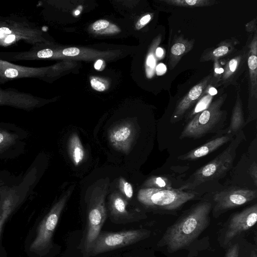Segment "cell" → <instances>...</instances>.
<instances>
[{
    "instance_id": "34",
    "label": "cell",
    "mask_w": 257,
    "mask_h": 257,
    "mask_svg": "<svg viewBox=\"0 0 257 257\" xmlns=\"http://www.w3.org/2000/svg\"><path fill=\"white\" fill-rule=\"evenodd\" d=\"M166 66L163 63L158 64L156 67L157 74L159 76L163 75L166 71Z\"/></svg>"
},
{
    "instance_id": "6",
    "label": "cell",
    "mask_w": 257,
    "mask_h": 257,
    "mask_svg": "<svg viewBox=\"0 0 257 257\" xmlns=\"http://www.w3.org/2000/svg\"><path fill=\"white\" fill-rule=\"evenodd\" d=\"M256 189L234 187L215 193L213 196L212 211L214 217L234 208L240 207L254 200Z\"/></svg>"
},
{
    "instance_id": "19",
    "label": "cell",
    "mask_w": 257,
    "mask_h": 257,
    "mask_svg": "<svg viewBox=\"0 0 257 257\" xmlns=\"http://www.w3.org/2000/svg\"><path fill=\"white\" fill-rule=\"evenodd\" d=\"M163 2L171 6L196 7L213 5L215 2L207 0H166Z\"/></svg>"
},
{
    "instance_id": "9",
    "label": "cell",
    "mask_w": 257,
    "mask_h": 257,
    "mask_svg": "<svg viewBox=\"0 0 257 257\" xmlns=\"http://www.w3.org/2000/svg\"><path fill=\"white\" fill-rule=\"evenodd\" d=\"M27 197V190L20 184L0 187V236L7 220Z\"/></svg>"
},
{
    "instance_id": "17",
    "label": "cell",
    "mask_w": 257,
    "mask_h": 257,
    "mask_svg": "<svg viewBox=\"0 0 257 257\" xmlns=\"http://www.w3.org/2000/svg\"><path fill=\"white\" fill-rule=\"evenodd\" d=\"M126 205L121 198L118 197L113 200L110 217L112 222L124 224L141 220L127 211Z\"/></svg>"
},
{
    "instance_id": "16",
    "label": "cell",
    "mask_w": 257,
    "mask_h": 257,
    "mask_svg": "<svg viewBox=\"0 0 257 257\" xmlns=\"http://www.w3.org/2000/svg\"><path fill=\"white\" fill-rule=\"evenodd\" d=\"M40 69L15 65L0 60V76L8 78L33 77L39 73Z\"/></svg>"
},
{
    "instance_id": "5",
    "label": "cell",
    "mask_w": 257,
    "mask_h": 257,
    "mask_svg": "<svg viewBox=\"0 0 257 257\" xmlns=\"http://www.w3.org/2000/svg\"><path fill=\"white\" fill-rule=\"evenodd\" d=\"M146 229H136L117 232L100 231L90 252V256L129 246L143 240L150 235Z\"/></svg>"
},
{
    "instance_id": "4",
    "label": "cell",
    "mask_w": 257,
    "mask_h": 257,
    "mask_svg": "<svg viewBox=\"0 0 257 257\" xmlns=\"http://www.w3.org/2000/svg\"><path fill=\"white\" fill-rule=\"evenodd\" d=\"M198 195L193 191L148 188L141 190L139 199L146 207L156 213L176 215L185 203L195 199Z\"/></svg>"
},
{
    "instance_id": "33",
    "label": "cell",
    "mask_w": 257,
    "mask_h": 257,
    "mask_svg": "<svg viewBox=\"0 0 257 257\" xmlns=\"http://www.w3.org/2000/svg\"><path fill=\"white\" fill-rule=\"evenodd\" d=\"M124 192L125 195L128 198H131L133 195V190L132 185L128 182H125L124 184L123 187Z\"/></svg>"
},
{
    "instance_id": "18",
    "label": "cell",
    "mask_w": 257,
    "mask_h": 257,
    "mask_svg": "<svg viewBox=\"0 0 257 257\" xmlns=\"http://www.w3.org/2000/svg\"><path fill=\"white\" fill-rule=\"evenodd\" d=\"M32 97L25 95L13 94L7 95L0 94V105H7L27 110L33 109L37 105Z\"/></svg>"
},
{
    "instance_id": "28",
    "label": "cell",
    "mask_w": 257,
    "mask_h": 257,
    "mask_svg": "<svg viewBox=\"0 0 257 257\" xmlns=\"http://www.w3.org/2000/svg\"><path fill=\"white\" fill-rule=\"evenodd\" d=\"M90 82L92 87L97 91H103L105 89L104 84L98 78H93Z\"/></svg>"
},
{
    "instance_id": "3",
    "label": "cell",
    "mask_w": 257,
    "mask_h": 257,
    "mask_svg": "<svg viewBox=\"0 0 257 257\" xmlns=\"http://www.w3.org/2000/svg\"><path fill=\"white\" fill-rule=\"evenodd\" d=\"M226 94L212 101L204 110L197 113L184 126L179 139H199L223 130L225 125L227 112L221 109Z\"/></svg>"
},
{
    "instance_id": "38",
    "label": "cell",
    "mask_w": 257,
    "mask_h": 257,
    "mask_svg": "<svg viewBox=\"0 0 257 257\" xmlns=\"http://www.w3.org/2000/svg\"><path fill=\"white\" fill-rule=\"evenodd\" d=\"M103 64V61L101 60H98L94 64V68L99 70L101 68Z\"/></svg>"
},
{
    "instance_id": "41",
    "label": "cell",
    "mask_w": 257,
    "mask_h": 257,
    "mask_svg": "<svg viewBox=\"0 0 257 257\" xmlns=\"http://www.w3.org/2000/svg\"><path fill=\"white\" fill-rule=\"evenodd\" d=\"M250 257H257V253L255 250H252L250 253Z\"/></svg>"
},
{
    "instance_id": "7",
    "label": "cell",
    "mask_w": 257,
    "mask_h": 257,
    "mask_svg": "<svg viewBox=\"0 0 257 257\" xmlns=\"http://www.w3.org/2000/svg\"><path fill=\"white\" fill-rule=\"evenodd\" d=\"M27 137L20 126L0 122V160L14 159L24 153Z\"/></svg>"
},
{
    "instance_id": "2",
    "label": "cell",
    "mask_w": 257,
    "mask_h": 257,
    "mask_svg": "<svg viewBox=\"0 0 257 257\" xmlns=\"http://www.w3.org/2000/svg\"><path fill=\"white\" fill-rule=\"evenodd\" d=\"M245 140V135L241 130L222 153L194 172L178 189L192 191L202 183L224 176L233 165L237 148Z\"/></svg>"
},
{
    "instance_id": "37",
    "label": "cell",
    "mask_w": 257,
    "mask_h": 257,
    "mask_svg": "<svg viewBox=\"0 0 257 257\" xmlns=\"http://www.w3.org/2000/svg\"><path fill=\"white\" fill-rule=\"evenodd\" d=\"M208 93L211 96H214L217 93V90L213 87H210L208 89Z\"/></svg>"
},
{
    "instance_id": "15",
    "label": "cell",
    "mask_w": 257,
    "mask_h": 257,
    "mask_svg": "<svg viewBox=\"0 0 257 257\" xmlns=\"http://www.w3.org/2000/svg\"><path fill=\"white\" fill-rule=\"evenodd\" d=\"M245 126V119L242 109L241 100L238 95L232 111L230 121L228 127L218 132L216 136L225 134L236 135Z\"/></svg>"
},
{
    "instance_id": "42",
    "label": "cell",
    "mask_w": 257,
    "mask_h": 257,
    "mask_svg": "<svg viewBox=\"0 0 257 257\" xmlns=\"http://www.w3.org/2000/svg\"><path fill=\"white\" fill-rule=\"evenodd\" d=\"M6 183H6V182L4 180L0 178V187Z\"/></svg>"
},
{
    "instance_id": "36",
    "label": "cell",
    "mask_w": 257,
    "mask_h": 257,
    "mask_svg": "<svg viewBox=\"0 0 257 257\" xmlns=\"http://www.w3.org/2000/svg\"><path fill=\"white\" fill-rule=\"evenodd\" d=\"M151 19V15L149 14L147 15L141 19V20L140 21V23L141 25H145L147 24L150 21Z\"/></svg>"
},
{
    "instance_id": "23",
    "label": "cell",
    "mask_w": 257,
    "mask_h": 257,
    "mask_svg": "<svg viewBox=\"0 0 257 257\" xmlns=\"http://www.w3.org/2000/svg\"><path fill=\"white\" fill-rule=\"evenodd\" d=\"M189 44L185 43V41H178L173 45L170 50L171 61L177 60L185 53L188 52Z\"/></svg>"
},
{
    "instance_id": "26",
    "label": "cell",
    "mask_w": 257,
    "mask_h": 257,
    "mask_svg": "<svg viewBox=\"0 0 257 257\" xmlns=\"http://www.w3.org/2000/svg\"><path fill=\"white\" fill-rule=\"evenodd\" d=\"M248 173L255 186H257V163L254 161L249 166Z\"/></svg>"
},
{
    "instance_id": "8",
    "label": "cell",
    "mask_w": 257,
    "mask_h": 257,
    "mask_svg": "<svg viewBox=\"0 0 257 257\" xmlns=\"http://www.w3.org/2000/svg\"><path fill=\"white\" fill-rule=\"evenodd\" d=\"M63 202L54 205L40 223L36 237L30 246V250L40 255H44L52 247V237L58 223Z\"/></svg>"
},
{
    "instance_id": "30",
    "label": "cell",
    "mask_w": 257,
    "mask_h": 257,
    "mask_svg": "<svg viewBox=\"0 0 257 257\" xmlns=\"http://www.w3.org/2000/svg\"><path fill=\"white\" fill-rule=\"evenodd\" d=\"M109 25V22L107 20H100L95 22L92 26L94 30L98 31L107 28Z\"/></svg>"
},
{
    "instance_id": "43",
    "label": "cell",
    "mask_w": 257,
    "mask_h": 257,
    "mask_svg": "<svg viewBox=\"0 0 257 257\" xmlns=\"http://www.w3.org/2000/svg\"><path fill=\"white\" fill-rule=\"evenodd\" d=\"M80 13V12L79 11H76L75 13V15H78V14H79Z\"/></svg>"
},
{
    "instance_id": "10",
    "label": "cell",
    "mask_w": 257,
    "mask_h": 257,
    "mask_svg": "<svg viewBox=\"0 0 257 257\" xmlns=\"http://www.w3.org/2000/svg\"><path fill=\"white\" fill-rule=\"evenodd\" d=\"M257 220V204L255 203L232 214L227 222L225 241L229 242L253 226Z\"/></svg>"
},
{
    "instance_id": "32",
    "label": "cell",
    "mask_w": 257,
    "mask_h": 257,
    "mask_svg": "<svg viewBox=\"0 0 257 257\" xmlns=\"http://www.w3.org/2000/svg\"><path fill=\"white\" fill-rule=\"evenodd\" d=\"M53 51L50 49H44L39 51L37 53V56L40 58H47L53 56Z\"/></svg>"
},
{
    "instance_id": "25",
    "label": "cell",
    "mask_w": 257,
    "mask_h": 257,
    "mask_svg": "<svg viewBox=\"0 0 257 257\" xmlns=\"http://www.w3.org/2000/svg\"><path fill=\"white\" fill-rule=\"evenodd\" d=\"M130 134V129L127 127L124 126L114 132L112 138L115 141L121 142L126 140Z\"/></svg>"
},
{
    "instance_id": "39",
    "label": "cell",
    "mask_w": 257,
    "mask_h": 257,
    "mask_svg": "<svg viewBox=\"0 0 257 257\" xmlns=\"http://www.w3.org/2000/svg\"><path fill=\"white\" fill-rule=\"evenodd\" d=\"M164 53L163 50L161 48H158L156 51V54L157 57H161Z\"/></svg>"
},
{
    "instance_id": "22",
    "label": "cell",
    "mask_w": 257,
    "mask_h": 257,
    "mask_svg": "<svg viewBox=\"0 0 257 257\" xmlns=\"http://www.w3.org/2000/svg\"><path fill=\"white\" fill-rule=\"evenodd\" d=\"M148 184L150 188L171 189L172 183L170 179L164 176L154 177L151 179Z\"/></svg>"
},
{
    "instance_id": "1",
    "label": "cell",
    "mask_w": 257,
    "mask_h": 257,
    "mask_svg": "<svg viewBox=\"0 0 257 257\" xmlns=\"http://www.w3.org/2000/svg\"><path fill=\"white\" fill-rule=\"evenodd\" d=\"M211 210L210 200L193 204L167 228L158 245L166 246L170 252L188 246L208 226Z\"/></svg>"
},
{
    "instance_id": "20",
    "label": "cell",
    "mask_w": 257,
    "mask_h": 257,
    "mask_svg": "<svg viewBox=\"0 0 257 257\" xmlns=\"http://www.w3.org/2000/svg\"><path fill=\"white\" fill-rule=\"evenodd\" d=\"M241 56H238L231 59L228 62L225 72L222 76L223 84H228L229 80H233L232 77L236 73L237 69L241 60Z\"/></svg>"
},
{
    "instance_id": "14",
    "label": "cell",
    "mask_w": 257,
    "mask_h": 257,
    "mask_svg": "<svg viewBox=\"0 0 257 257\" xmlns=\"http://www.w3.org/2000/svg\"><path fill=\"white\" fill-rule=\"evenodd\" d=\"M21 39L34 40V30L13 22L0 24V44H10Z\"/></svg>"
},
{
    "instance_id": "31",
    "label": "cell",
    "mask_w": 257,
    "mask_h": 257,
    "mask_svg": "<svg viewBox=\"0 0 257 257\" xmlns=\"http://www.w3.org/2000/svg\"><path fill=\"white\" fill-rule=\"evenodd\" d=\"M63 54L67 56H75L80 53V50L76 47H70L63 50Z\"/></svg>"
},
{
    "instance_id": "27",
    "label": "cell",
    "mask_w": 257,
    "mask_h": 257,
    "mask_svg": "<svg viewBox=\"0 0 257 257\" xmlns=\"http://www.w3.org/2000/svg\"><path fill=\"white\" fill-rule=\"evenodd\" d=\"M239 250V244H234L228 249L224 257H238Z\"/></svg>"
},
{
    "instance_id": "21",
    "label": "cell",
    "mask_w": 257,
    "mask_h": 257,
    "mask_svg": "<svg viewBox=\"0 0 257 257\" xmlns=\"http://www.w3.org/2000/svg\"><path fill=\"white\" fill-rule=\"evenodd\" d=\"M213 96L209 94L203 95L197 102L194 108L187 114L186 121L191 119L197 113L205 109L212 102Z\"/></svg>"
},
{
    "instance_id": "35",
    "label": "cell",
    "mask_w": 257,
    "mask_h": 257,
    "mask_svg": "<svg viewBox=\"0 0 257 257\" xmlns=\"http://www.w3.org/2000/svg\"><path fill=\"white\" fill-rule=\"evenodd\" d=\"M156 62L153 55H149L147 60V64L152 69H153L155 66Z\"/></svg>"
},
{
    "instance_id": "24",
    "label": "cell",
    "mask_w": 257,
    "mask_h": 257,
    "mask_svg": "<svg viewBox=\"0 0 257 257\" xmlns=\"http://www.w3.org/2000/svg\"><path fill=\"white\" fill-rule=\"evenodd\" d=\"M229 52V48L226 45H221L218 47L214 49L213 51L209 52L207 55L204 57V61L210 60L215 59L223 56L227 54Z\"/></svg>"
},
{
    "instance_id": "12",
    "label": "cell",
    "mask_w": 257,
    "mask_h": 257,
    "mask_svg": "<svg viewBox=\"0 0 257 257\" xmlns=\"http://www.w3.org/2000/svg\"><path fill=\"white\" fill-rule=\"evenodd\" d=\"M213 80L209 75L194 86L177 103L170 119L171 123L182 119L187 112L203 96Z\"/></svg>"
},
{
    "instance_id": "29",
    "label": "cell",
    "mask_w": 257,
    "mask_h": 257,
    "mask_svg": "<svg viewBox=\"0 0 257 257\" xmlns=\"http://www.w3.org/2000/svg\"><path fill=\"white\" fill-rule=\"evenodd\" d=\"M73 159L75 164H78L83 159V152L79 146L76 147L73 150Z\"/></svg>"
},
{
    "instance_id": "40",
    "label": "cell",
    "mask_w": 257,
    "mask_h": 257,
    "mask_svg": "<svg viewBox=\"0 0 257 257\" xmlns=\"http://www.w3.org/2000/svg\"><path fill=\"white\" fill-rule=\"evenodd\" d=\"M214 72L217 74H221L224 72L223 68L219 67H215L214 68Z\"/></svg>"
},
{
    "instance_id": "11",
    "label": "cell",
    "mask_w": 257,
    "mask_h": 257,
    "mask_svg": "<svg viewBox=\"0 0 257 257\" xmlns=\"http://www.w3.org/2000/svg\"><path fill=\"white\" fill-rule=\"evenodd\" d=\"M256 36L251 41L248 52L247 64L249 77V98L248 99V115L245 120V126L257 118V44Z\"/></svg>"
},
{
    "instance_id": "13",
    "label": "cell",
    "mask_w": 257,
    "mask_h": 257,
    "mask_svg": "<svg viewBox=\"0 0 257 257\" xmlns=\"http://www.w3.org/2000/svg\"><path fill=\"white\" fill-rule=\"evenodd\" d=\"M216 136L205 144L190 151L185 154L178 156V159L183 161H193L199 159L230 142L235 137L232 134H225Z\"/></svg>"
}]
</instances>
